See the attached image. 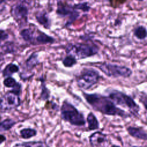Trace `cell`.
Listing matches in <instances>:
<instances>
[{
    "instance_id": "1",
    "label": "cell",
    "mask_w": 147,
    "mask_h": 147,
    "mask_svg": "<svg viewBox=\"0 0 147 147\" xmlns=\"http://www.w3.org/2000/svg\"><path fill=\"white\" fill-rule=\"evenodd\" d=\"M83 96L92 109L104 115L118 116L122 118L130 117L129 114L117 107L107 96L98 93H86L82 92Z\"/></svg>"
},
{
    "instance_id": "2",
    "label": "cell",
    "mask_w": 147,
    "mask_h": 147,
    "mask_svg": "<svg viewBox=\"0 0 147 147\" xmlns=\"http://www.w3.org/2000/svg\"><path fill=\"white\" fill-rule=\"evenodd\" d=\"M99 47L94 42H69L65 47L67 55L75 57L76 60H82L94 56L98 53Z\"/></svg>"
},
{
    "instance_id": "3",
    "label": "cell",
    "mask_w": 147,
    "mask_h": 147,
    "mask_svg": "<svg viewBox=\"0 0 147 147\" xmlns=\"http://www.w3.org/2000/svg\"><path fill=\"white\" fill-rule=\"evenodd\" d=\"M61 118L71 125L75 126H83L86 125L83 114L71 103L64 100L60 108Z\"/></svg>"
},
{
    "instance_id": "4",
    "label": "cell",
    "mask_w": 147,
    "mask_h": 147,
    "mask_svg": "<svg viewBox=\"0 0 147 147\" xmlns=\"http://www.w3.org/2000/svg\"><path fill=\"white\" fill-rule=\"evenodd\" d=\"M114 103L128 109L132 115L137 116L140 110V106L134 99L125 93L117 90H111L107 96Z\"/></svg>"
},
{
    "instance_id": "5",
    "label": "cell",
    "mask_w": 147,
    "mask_h": 147,
    "mask_svg": "<svg viewBox=\"0 0 147 147\" xmlns=\"http://www.w3.org/2000/svg\"><path fill=\"white\" fill-rule=\"evenodd\" d=\"M99 72L92 68H83L76 76L77 86L84 90H88L95 86L100 79Z\"/></svg>"
},
{
    "instance_id": "6",
    "label": "cell",
    "mask_w": 147,
    "mask_h": 147,
    "mask_svg": "<svg viewBox=\"0 0 147 147\" xmlns=\"http://www.w3.org/2000/svg\"><path fill=\"white\" fill-rule=\"evenodd\" d=\"M98 68L109 78H127L133 74V71L129 67L107 62L100 64Z\"/></svg>"
},
{
    "instance_id": "7",
    "label": "cell",
    "mask_w": 147,
    "mask_h": 147,
    "mask_svg": "<svg viewBox=\"0 0 147 147\" xmlns=\"http://www.w3.org/2000/svg\"><path fill=\"white\" fill-rule=\"evenodd\" d=\"M57 16L60 18H66L64 27L69 28L79 17L80 11L76 10L73 5L67 3L62 1H57V7L56 10Z\"/></svg>"
},
{
    "instance_id": "8",
    "label": "cell",
    "mask_w": 147,
    "mask_h": 147,
    "mask_svg": "<svg viewBox=\"0 0 147 147\" xmlns=\"http://www.w3.org/2000/svg\"><path fill=\"white\" fill-rule=\"evenodd\" d=\"M21 104V99L18 95L10 91L0 98V111H6L18 107Z\"/></svg>"
},
{
    "instance_id": "9",
    "label": "cell",
    "mask_w": 147,
    "mask_h": 147,
    "mask_svg": "<svg viewBox=\"0 0 147 147\" xmlns=\"http://www.w3.org/2000/svg\"><path fill=\"white\" fill-rule=\"evenodd\" d=\"M89 141L91 147H107L109 145L107 135L99 131L91 134L89 137Z\"/></svg>"
},
{
    "instance_id": "10",
    "label": "cell",
    "mask_w": 147,
    "mask_h": 147,
    "mask_svg": "<svg viewBox=\"0 0 147 147\" xmlns=\"http://www.w3.org/2000/svg\"><path fill=\"white\" fill-rule=\"evenodd\" d=\"M29 9L26 5L20 3L15 5L12 8V14L16 20L27 21Z\"/></svg>"
},
{
    "instance_id": "11",
    "label": "cell",
    "mask_w": 147,
    "mask_h": 147,
    "mask_svg": "<svg viewBox=\"0 0 147 147\" xmlns=\"http://www.w3.org/2000/svg\"><path fill=\"white\" fill-rule=\"evenodd\" d=\"M35 18L37 22L46 29H49L51 27L52 21L49 14L45 10L38 11L35 14Z\"/></svg>"
},
{
    "instance_id": "12",
    "label": "cell",
    "mask_w": 147,
    "mask_h": 147,
    "mask_svg": "<svg viewBox=\"0 0 147 147\" xmlns=\"http://www.w3.org/2000/svg\"><path fill=\"white\" fill-rule=\"evenodd\" d=\"M55 39L51 36H49L44 32L38 30V34L34 38V44L38 45H45V44H52L55 43Z\"/></svg>"
},
{
    "instance_id": "13",
    "label": "cell",
    "mask_w": 147,
    "mask_h": 147,
    "mask_svg": "<svg viewBox=\"0 0 147 147\" xmlns=\"http://www.w3.org/2000/svg\"><path fill=\"white\" fill-rule=\"evenodd\" d=\"M128 133L131 136L137 139L146 140H147V134L143 128L134 127V126H129L126 129Z\"/></svg>"
},
{
    "instance_id": "14",
    "label": "cell",
    "mask_w": 147,
    "mask_h": 147,
    "mask_svg": "<svg viewBox=\"0 0 147 147\" xmlns=\"http://www.w3.org/2000/svg\"><path fill=\"white\" fill-rule=\"evenodd\" d=\"M40 63V61L38 58V53L36 52H34L31 53L25 61L26 67L29 71L33 69Z\"/></svg>"
},
{
    "instance_id": "15",
    "label": "cell",
    "mask_w": 147,
    "mask_h": 147,
    "mask_svg": "<svg viewBox=\"0 0 147 147\" xmlns=\"http://www.w3.org/2000/svg\"><path fill=\"white\" fill-rule=\"evenodd\" d=\"M38 80L41 82V92L40 95V99L42 101H47L50 98L51 91L47 87L45 79L43 77V75H41L39 77Z\"/></svg>"
},
{
    "instance_id": "16",
    "label": "cell",
    "mask_w": 147,
    "mask_h": 147,
    "mask_svg": "<svg viewBox=\"0 0 147 147\" xmlns=\"http://www.w3.org/2000/svg\"><path fill=\"white\" fill-rule=\"evenodd\" d=\"M89 130H95L99 128V122L92 112H90L86 118Z\"/></svg>"
},
{
    "instance_id": "17",
    "label": "cell",
    "mask_w": 147,
    "mask_h": 147,
    "mask_svg": "<svg viewBox=\"0 0 147 147\" xmlns=\"http://www.w3.org/2000/svg\"><path fill=\"white\" fill-rule=\"evenodd\" d=\"M13 147H49L44 141H29L17 143Z\"/></svg>"
},
{
    "instance_id": "18",
    "label": "cell",
    "mask_w": 147,
    "mask_h": 147,
    "mask_svg": "<svg viewBox=\"0 0 147 147\" xmlns=\"http://www.w3.org/2000/svg\"><path fill=\"white\" fill-rule=\"evenodd\" d=\"M20 35L25 41L31 42L32 44H34V32L32 29L30 28L23 29L20 32Z\"/></svg>"
},
{
    "instance_id": "19",
    "label": "cell",
    "mask_w": 147,
    "mask_h": 147,
    "mask_svg": "<svg viewBox=\"0 0 147 147\" xmlns=\"http://www.w3.org/2000/svg\"><path fill=\"white\" fill-rule=\"evenodd\" d=\"M134 36L140 40H144L146 38V29L143 25H139L133 30Z\"/></svg>"
},
{
    "instance_id": "20",
    "label": "cell",
    "mask_w": 147,
    "mask_h": 147,
    "mask_svg": "<svg viewBox=\"0 0 147 147\" xmlns=\"http://www.w3.org/2000/svg\"><path fill=\"white\" fill-rule=\"evenodd\" d=\"M19 67L15 64L10 63L6 66L2 71L3 75L4 76H9L12 75L13 74L18 72Z\"/></svg>"
},
{
    "instance_id": "21",
    "label": "cell",
    "mask_w": 147,
    "mask_h": 147,
    "mask_svg": "<svg viewBox=\"0 0 147 147\" xmlns=\"http://www.w3.org/2000/svg\"><path fill=\"white\" fill-rule=\"evenodd\" d=\"M16 123V122L12 119L7 118L0 122V131H7L11 129Z\"/></svg>"
},
{
    "instance_id": "22",
    "label": "cell",
    "mask_w": 147,
    "mask_h": 147,
    "mask_svg": "<svg viewBox=\"0 0 147 147\" xmlns=\"http://www.w3.org/2000/svg\"><path fill=\"white\" fill-rule=\"evenodd\" d=\"M37 130L33 128H24L20 130L21 137L24 139H29L37 135Z\"/></svg>"
},
{
    "instance_id": "23",
    "label": "cell",
    "mask_w": 147,
    "mask_h": 147,
    "mask_svg": "<svg viewBox=\"0 0 147 147\" xmlns=\"http://www.w3.org/2000/svg\"><path fill=\"white\" fill-rule=\"evenodd\" d=\"M76 59L71 55H66L62 60L63 65L66 68H71L77 64Z\"/></svg>"
},
{
    "instance_id": "24",
    "label": "cell",
    "mask_w": 147,
    "mask_h": 147,
    "mask_svg": "<svg viewBox=\"0 0 147 147\" xmlns=\"http://www.w3.org/2000/svg\"><path fill=\"white\" fill-rule=\"evenodd\" d=\"M74 8L77 10H81L84 13L88 12L91 9V6L87 2H82L74 4Z\"/></svg>"
},
{
    "instance_id": "25",
    "label": "cell",
    "mask_w": 147,
    "mask_h": 147,
    "mask_svg": "<svg viewBox=\"0 0 147 147\" xmlns=\"http://www.w3.org/2000/svg\"><path fill=\"white\" fill-rule=\"evenodd\" d=\"M17 82L15 79L11 78V77H9L6 78L4 81H3V84L4 85L7 87H12L13 88L17 84Z\"/></svg>"
},
{
    "instance_id": "26",
    "label": "cell",
    "mask_w": 147,
    "mask_h": 147,
    "mask_svg": "<svg viewBox=\"0 0 147 147\" xmlns=\"http://www.w3.org/2000/svg\"><path fill=\"white\" fill-rule=\"evenodd\" d=\"M21 88H22L21 84L19 83H17L16 85L12 88V90L10 91L19 96L21 92Z\"/></svg>"
},
{
    "instance_id": "27",
    "label": "cell",
    "mask_w": 147,
    "mask_h": 147,
    "mask_svg": "<svg viewBox=\"0 0 147 147\" xmlns=\"http://www.w3.org/2000/svg\"><path fill=\"white\" fill-rule=\"evenodd\" d=\"M8 38V34L3 30H0V40H5Z\"/></svg>"
},
{
    "instance_id": "28",
    "label": "cell",
    "mask_w": 147,
    "mask_h": 147,
    "mask_svg": "<svg viewBox=\"0 0 147 147\" xmlns=\"http://www.w3.org/2000/svg\"><path fill=\"white\" fill-rule=\"evenodd\" d=\"M6 140V138L4 135L0 134V145L2 144L3 142H5Z\"/></svg>"
},
{
    "instance_id": "29",
    "label": "cell",
    "mask_w": 147,
    "mask_h": 147,
    "mask_svg": "<svg viewBox=\"0 0 147 147\" xmlns=\"http://www.w3.org/2000/svg\"><path fill=\"white\" fill-rule=\"evenodd\" d=\"M5 1H0V11L2 10L3 6H4L3 3H5Z\"/></svg>"
},
{
    "instance_id": "30",
    "label": "cell",
    "mask_w": 147,
    "mask_h": 147,
    "mask_svg": "<svg viewBox=\"0 0 147 147\" xmlns=\"http://www.w3.org/2000/svg\"><path fill=\"white\" fill-rule=\"evenodd\" d=\"M111 147H120L119 146H118V145H112Z\"/></svg>"
},
{
    "instance_id": "31",
    "label": "cell",
    "mask_w": 147,
    "mask_h": 147,
    "mask_svg": "<svg viewBox=\"0 0 147 147\" xmlns=\"http://www.w3.org/2000/svg\"><path fill=\"white\" fill-rule=\"evenodd\" d=\"M132 147H142V146H133Z\"/></svg>"
}]
</instances>
